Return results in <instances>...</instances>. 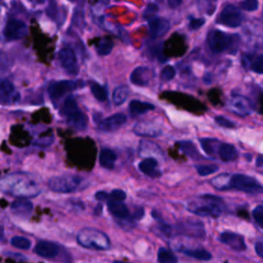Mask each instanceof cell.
Masks as SVG:
<instances>
[{"mask_svg": "<svg viewBox=\"0 0 263 263\" xmlns=\"http://www.w3.org/2000/svg\"><path fill=\"white\" fill-rule=\"evenodd\" d=\"M10 242L14 248L21 250H28L31 247V241L24 236H13Z\"/></svg>", "mask_w": 263, "mask_h": 263, "instance_id": "74e56055", "label": "cell"}, {"mask_svg": "<svg viewBox=\"0 0 263 263\" xmlns=\"http://www.w3.org/2000/svg\"><path fill=\"white\" fill-rule=\"evenodd\" d=\"M49 189L58 193H71L83 189L87 186L84 178L76 175H63L55 176L48 180Z\"/></svg>", "mask_w": 263, "mask_h": 263, "instance_id": "5b68a950", "label": "cell"}, {"mask_svg": "<svg viewBox=\"0 0 263 263\" xmlns=\"http://www.w3.org/2000/svg\"><path fill=\"white\" fill-rule=\"evenodd\" d=\"M113 46H114V43L110 38L108 37L102 38L97 43V52L100 55H108L112 51Z\"/></svg>", "mask_w": 263, "mask_h": 263, "instance_id": "e575fe53", "label": "cell"}, {"mask_svg": "<svg viewBox=\"0 0 263 263\" xmlns=\"http://www.w3.org/2000/svg\"><path fill=\"white\" fill-rule=\"evenodd\" d=\"M180 232L182 234L190 235L192 237H203L204 236V229L202 223L198 221H190L185 222L179 226Z\"/></svg>", "mask_w": 263, "mask_h": 263, "instance_id": "d4e9b609", "label": "cell"}, {"mask_svg": "<svg viewBox=\"0 0 263 263\" xmlns=\"http://www.w3.org/2000/svg\"><path fill=\"white\" fill-rule=\"evenodd\" d=\"M229 189H235L247 193H263V186L258 183L255 178L242 174L230 175Z\"/></svg>", "mask_w": 263, "mask_h": 263, "instance_id": "52a82bcc", "label": "cell"}, {"mask_svg": "<svg viewBox=\"0 0 263 263\" xmlns=\"http://www.w3.org/2000/svg\"><path fill=\"white\" fill-rule=\"evenodd\" d=\"M90 91L99 102H105L108 99V91L106 87L97 82L90 83Z\"/></svg>", "mask_w": 263, "mask_h": 263, "instance_id": "d590c367", "label": "cell"}, {"mask_svg": "<svg viewBox=\"0 0 263 263\" xmlns=\"http://www.w3.org/2000/svg\"><path fill=\"white\" fill-rule=\"evenodd\" d=\"M229 174H220L211 180V185L218 190H229Z\"/></svg>", "mask_w": 263, "mask_h": 263, "instance_id": "d6a6232c", "label": "cell"}, {"mask_svg": "<svg viewBox=\"0 0 263 263\" xmlns=\"http://www.w3.org/2000/svg\"><path fill=\"white\" fill-rule=\"evenodd\" d=\"M188 210L195 215L203 217H218L224 210V201L219 196L203 194L199 196V202L188 203Z\"/></svg>", "mask_w": 263, "mask_h": 263, "instance_id": "3957f363", "label": "cell"}, {"mask_svg": "<svg viewBox=\"0 0 263 263\" xmlns=\"http://www.w3.org/2000/svg\"><path fill=\"white\" fill-rule=\"evenodd\" d=\"M108 210L120 225H128L134 222L132 214L129 213L126 204H124L122 201L109 200Z\"/></svg>", "mask_w": 263, "mask_h": 263, "instance_id": "4fadbf2b", "label": "cell"}, {"mask_svg": "<svg viewBox=\"0 0 263 263\" xmlns=\"http://www.w3.org/2000/svg\"><path fill=\"white\" fill-rule=\"evenodd\" d=\"M228 109L238 115V116H247L249 115L252 110L253 106L250 101V99L241 96V95H233L231 98L228 100Z\"/></svg>", "mask_w": 263, "mask_h": 263, "instance_id": "8fae6325", "label": "cell"}, {"mask_svg": "<svg viewBox=\"0 0 263 263\" xmlns=\"http://www.w3.org/2000/svg\"><path fill=\"white\" fill-rule=\"evenodd\" d=\"M83 81H75V80H60V81H52L48 84L47 91L49 97L52 100H59L64 95L83 86Z\"/></svg>", "mask_w": 263, "mask_h": 263, "instance_id": "30bf717a", "label": "cell"}, {"mask_svg": "<svg viewBox=\"0 0 263 263\" xmlns=\"http://www.w3.org/2000/svg\"><path fill=\"white\" fill-rule=\"evenodd\" d=\"M215 122L218 125H220L222 127H225V128H233L235 126V123L232 120H230V119H228L224 116H220V115L215 117Z\"/></svg>", "mask_w": 263, "mask_h": 263, "instance_id": "7bdbcfd3", "label": "cell"}, {"mask_svg": "<svg viewBox=\"0 0 263 263\" xmlns=\"http://www.w3.org/2000/svg\"><path fill=\"white\" fill-rule=\"evenodd\" d=\"M178 146L179 149L187 156L193 158V159H199L200 155L197 151V149L195 148V146L189 142V141H182V142H178Z\"/></svg>", "mask_w": 263, "mask_h": 263, "instance_id": "1f68e13d", "label": "cell"}, {"mask_svg": "<svg viewBox=\"0 0 263 263\" xmlns=\"http://www.w3.org/2000/svg\"><path fill=\"white\" fill-rule=\"evenodd\" d=\"M157 230L159 231V233L161 235H164V236H171L173 234V227L170 226L168 224L164 223L163 221H159L157 226H156Z\"/></svg>", "mask_w": 263, "mask_h": 263, "instance_id": "ee69618b", "label": "cell"}, {"mask_svg": "<svg viewBox=\"0 0 263 263\" xmlns=\"http://www.w3.org/2000/svg\"><path fill=\"white\" fill-rule=\"evenodd\" d=\"M139 170L150 178H158L161 176V172L158 170V162L154 157L144 158L139 163Z\"/></svg>", "mask_w": 263, "mask_h": 263, "instance_id": "cb8c5ba5", "label": "cell"}, {"mask_svg": "<svg viewBox=\"0 0 263 263\" xmlns=\"http://www.w3.org/2000/svg\"><path fill=\"white\" fill-rule=\"evenodd\" d=\"M35 253L43 258H53L59 254V246L52 241L40 240L35 246Z\"/></svg>", "mask_w": 263, "mask_h": 263, "instance_id": "7402d4cb", "label": "cell"}, {"mask_svg": "<svg viewBox=\"0 0 263 263\" xmlns=\"http://www.w3.org/2000/svg\"><path fill=\"white\" fill-rule=\"evenodd\" d=\"M110 199L109 200H114V201H123L126 198V194L123 190L121 189H114L109 193ZM108 200V201H109Z\"/></svg>", "mask_w": 263, "mask_h": 263, "instance_id": "f6af8a7d", "label": "cell"}, {"mask_svg": "<svg viewBox=\"0 0 263 263\" xmlns=\"http://www.w3.org/2000/svg\"><path fill=\"white\" fill-rule=\"evenodd\" d=\"M246 42L255 48L263 49V22L252 20L243 28Z\"/></svg>", "mask_w": 263, "mask_h": 263, "instance_id": "9c48e42d", "label": "cell"}, {"mask_svg": "<svg viewBox=\"0 0 263 263\" xmlns=\"http://www.w3.org/2000/svg\"><path fill=\"white\" fill-rule=\"evenodd\" d=\"M252 216L255 220V222L263 228V205L260 204V205H257L253 212H252Z\"/></svg>", "mask_w": 263, "mask_h": 263, "instance_id": "60d3db41", "label": "cell"}, {"mask_svg": "<svg viewBox=\"0 0 263 263\" xmlns=\"http://www.w3.org/2000/svg\"><path fill=\"white\" fill-rule=\"evenodd\" d=\"M242 66L257 74H263V53H243L241 55Z\"/></svg>", "mask_w": 263, "mask_h": 263, "instance_id": "ffe728a7", "label": "cell"}, {"mask_svg": "<svg viewBox=\"0 0 263 263\" xmlns=\"http://www.w3.org/2000/svg\"><path fill=\"white\" fill-rule=\"evenodd\" d=\"M129 96V88L127 85H119L117 86L112 95V101L114 103V105L116 106H120L122 105L128 98Z\"/></svg>", "mask_w": 263, "mask_h": 263, "instance_id": "f546056e", "label": "cell"}, {"mask_svg": "<svg viewBox=\"0 0 263 263\" xmlns=\"http://www.w3.org/2000/svg\"><path fill=\"white\" fill-rule=\"evenodd\" d=\"M196 171L200 176L206 177L218 172L219 166L217 164H200V165H196Z\"/></svg>", "mask_w": 263, "mask_h": 263, "instance_id": "8d00e7d4", "label": "cell"}, {"mask_svg": "<svg viewBox=\"0 0 263 263\" xmlns=\"http://www.w3.org/2000/svg\"><path fill=\"white\" fill-rule=\"evenodd\" d=\"M59 62L62 68L69 74V75H76L79 71L77 58L73 49L69 47L62 48L59 52Z\"/></svg>", "mask_w": 263, "mask_h": 263, "instance_id": "7c38bea8", "label": "cell"}, {"mask_svg": "<svg viewBox=\"0 0 263 263\" xmlns=\"http://www.w3.org/2000/svg\"><path fill=\"white\" fill-rule=\"evenodd\" d=\"M61 112L67 118L68 123L75 129L83 130L86 128L87 117L79 109L76 101L72 97H69L68 99H66Z\"/></svg>", "mask_w": 263, "mask_h": 263, "instance_id": "8992f818", "label": "cell"}, {"mask_svg": "<svg viewBox=\"0 0 263 263\" xmlns=\"http://www.w3.org/2000/svg\"><path fill=\"white\" fill-rule=\"evenodd\" d=\"M96 199H98L99 201H108L110 199L109 193L105 192V191H99L96 193Z\"/></svg>", "mask_w": 263, "mask_h": 263, "instance_id": "681fc988", "label": "cell"}, {"mask_svg": "<svg viewBox=\"0 0 263 263\" xmlns=\"http://www.w3.org/2000/svg\"><path fill=\"white\" fill-rule=\"evenodd\" d=\"M219 240L224 245H227L234 251L240 252V251H245L247 248L243 236L235 232L224 231L219 235Z\"/></svg>", "mask_w": 263, "mask_h": 263, "instance_id": "d6986e66", "label": "cell"}, {"mask_svg": "<svg viewBox=\"0 0 263 263\" xmlns=\"http://www.w3.org/2000/svg\"><path fill=\"white\" fill-rule=\"evenodd\" d=\"M117 159L116 153L110 148H104L100 153V164L106 170H113L115 165V161Z\"/></svg>", "mask_w": 263, "mask_h": 263, "instance_id": "4316f807", "label": "cell"}, {"mask_svg": "<svg viewBox=\"0 0 263 263\" xmlns=\"http://www.w3.org/2000/svg\"><path fill=\"white\" fill-rule=\"evenodd\" d=\"M126 121V116L123 113H115L98 122V129L104 133H111L118 129Z\"/></svg>", "mask_w": 263, "mask_h": 263, "instance_id": "ac0fdd59", "label": "cell"}, {"mask_svg": "<svg viewBox=\"0 0 263 263\" xmlns=\"http://www.w3.org/2000/svg\"><path fill=\"white\" fill-rule=\"evenodd\" d=\"M158 263H178L177 256L167 248H159L157 252Z\"/></svg>", "mask_w": 263, "mask_h": 263, "instance_id": "836d02e7", "label": "cell"}, {"mask_svg": "<svg viewBox=\"0 0 263 263\" xmlns=\"http://www.w3.org/2000/svg\"><path fill=\"white\" fill-rule=\"evenodd\" d=\"M204 23H205V20L203 17H191L189 22V29L198 30L204 25Z\"/></svg>", "mask_w": 263, "mask_h": 263, "instance_id": "bcb514c9", "label": "cell"}, {"mask_svg": "<svg viewBox=\"0 0 263 263\" xmlns=\"http://www.w3.org/2000/svg\"><path fill=\"white\" fill-rule=\"evenodd\" d=\"M144 213H145L144 208H142V206H138V208L135 210L134 214H132V218H133V220H134V221L141 220V219H142V217L144 216Z\"/></svg>", "mask_w": 263, "mask_h": 263, "instance_id": "7dc6e473", "label": "cell"}, {"mask_svg": "<svg viewBox=\"0 0 263 263\" xmlns=\"http://www.w3.org/2000/svg\"><path fill=\"white\" fill-rule=\"evenodd\" d=\"M10 208L12 213L21 218H28L33 211L32 202L26 198H16L12 201Z\"/></svg>", "mask_w": 263, "mask_h": 263, "instance_id": "603a6c76", "label": "cell"}, {"mask_svg": "<svg viewBox=\"0 0 263 263\" xmlns=\"http://www.w3.org/2000/svg\"><path fill=\"white\" fill-rule=\"evenodd\" d=\"M134 133L140 137L156 138L161 135L162 129L158 123H155L152 120H143L135 124Z\"/></svg>", "mask_w": 263, "mask_h": 263, "instance_id": "9a60e30c", "label": "cell"}, {"mask_svg": "<svg viewBox=\"0 0 263 263\" xmlns=\"http://www.w3.org/2000/svg\"><path fill=\"white\" fill-rule=\"evenodd\" d=\"M154 108H155V106L153 104L147 103V102H142L139 100H133L129 102V105H128L129 113L133 117L145 114L149 111L154 110Z\"/></svg>", "mask_w": 263, "mask_h": 263, "instance_id": "484cf974", "label": "cell"}, {"mask_svg": "<svg viewBox=\"0 0 263 263\" xmlns=\"http://www.w3.org/2000/svg\"><path fill=\"white\" fill-rule=\"evenodd\" d=\"M176 76V69L173 66H164L160 72V78L162 81L167 82L174 79Z\"/></svg>", "mask_w": 263, "mask_h": 263, "instance_id": "ab89813d", "label": "cell"}, {"mask_svg": "<svg viewBox=\"0 0 263 263\" xmlns=\"http://www.w3.org/2000/svg\"><path fill=\"white\" fill-rule=\"evenodd\" d=\"M185 255L195 258L197 260H202V261H209L212 259V254L202 249V248H195V249H184L182 251Z\"/></svg>", "mask_w": 263, "mask_h": 263, "instance_id": "4dcf8cb0", "label": "cell"}, {"mask_svg": "<svg viewBox=\"0 0 263 263\" xmlns=\"http://www.w3.org/2000/svg\"><path fill=\"white\" fill-rule=\"evenodd\" d=\"M170 29V22L164 17H154L149 21V33L151 38L156 39L162 37Z\"/></svg>", "mask_w": 263, "mask_h": 263, "instance_id": "44dd1931", "label": "cell"}, {"mask_svg": "<svg viewBox=\"0 0 263 263\" xmlns=\"http://www.w3.org/2000/svg\"><path fill=\"white\" fill-rule=\"evenodd\" d=\"M101 212H102V205H101V204H98V206H97V209H96V211H95V214H96V215H100Z\"/></svg>", "mask_w": 263, "mask_h": 263, "instance_id": "f5cc1de1", "label": "cell"}, {"mask_svg": "<svg viewBox=\"0 0 263 263\" xmlns=\"http://www.w3.org/2000/svg\"><path fill=\"white\" fill-rule=\"evenodd\" d=\"M158 9H159V7H158V5L157 4H155V3H149L146 7H145V9H144V11H143V17H144V20H146V21H151V20H153L154 17H156V14H157V12H158Z\"/></svg>", "mask_w": 263, "mask_h": 263, "instance_id": "f35d334b", "label": "cell"}, {"mask_svg": "<svg viewBox=\"0 0 263 263\" xmlns=\"http://www.w3.org/2000/svg\"><path fill=\"white\" fill-rule=\"evenodd\" d=\"M256 165H257V166H263V155H260V156L257 157Z\"/></svg>", "mask_w": 263, "mask_h": 263, "instance_id": "816d5d0a", "label": "cell"}, {"mask_svg": "<svg viewBox=\"0 0 263 263\" xmlns=\"http://www.w3.org/2000/svg\"><path fill=\"white\" fill-rule=\"evenodd\" d=\"M242 22L243 14L240 9L233 4H226L216 18V23L229 28H237L242 24Z\"/></svg>", "mask_w": 263, "mask_h": 263, "instance_id": "ba28073f", "label": "cell"}, {"mask_svg": "<svg viewBox=\"0 0 263 263\" xmlns=\"http://www.w3.org/2000/svg\"><path fill=\"white\" fill-rule=\"evenodd\" d=\"M153 70L146 66H139L133 70L129 76V80L134 85L147 86L153 79Z\"/></svg>", "mask_w": 263, "mask_h": 263, "instance_id": "e0dca14e", "label": "cell"}, {"mask_svg": "<svg viewBox=\"0 0 263 263\" xmlns=\"http://www.w3.org/2000/svg\"><path fill=\"white\" fill-rule=\"evenodd\" d=\"M181 3H182L181 1H177V0H170V1L167 2V4L171 6V8H176V7H178Z\"/></svg>", "mask_w": 263, "mask_h": 263, "instance_id": "f907efd6", "label": "cell"}, {"mask_svg": "<svg viewBox=\"0 0 263 263\" xmlns=\"http://www.w3.org/2000/svg\"><path fill=\"white\" fill-rule=\"evenodd\" d=\"M18 99L20 93L14 85L6 79H0V105H11Z\"/></svg>", "mask_w": 263, "mask_h": 263, "instance_id": "2e32d148", "label": "cell"}, {"mask_svg": "<svg viewBox=\"0 0 263 263\" xmlns=\"http://www.w3.org/2000/svg\"><path fill=\"white\" fill-rule=\"evenodd\" d=\"M199 143L201 145L202 150L205 152L209 156H218V150L222 142H220L218 139L213 138H201L199 139Z\"/></svg>", "mask_w": 263, "mask_h": 263, "instance_id": "83f0119b", "label": "cell"}, {"mask_svg": "<svg viewBox=\"0 0 263 263\" xmlns=\"http://www.w3.org/2000/svg\"><path fill=\"white\" fill-rule=\"evenodd\" d=\"M77 242L86 249L105 251L111 246L108 235L96 228L85 227L77 233Z\"/></svg>", "mask_w": 263, "mask_h": 263, "instance_id": "277c9868", "label": "cell"}, {"mask_svg": "<svg viewBox=\"0 0 263 263\" xmlns=\"http://www.w3.org/2000/svg\"><path fill=\"white\" fill-rule=\"evenodd\" d=\"M113 263H127V262H122V261H114Z\"/></svg>", "mask_w": 263, "mask_h": 263, "instance_id": "db71d44e", "label": "cell"}, {"mask_svg": "<svg viewBox=\"0 0 263 263\" xmlns=\"http://www.w3.org/2000/svg\"><path fill=\"white\" fill-rule=\"evenodd\" d=\"M255 251H256V254L263 258V238H260L259 240L256 241L255 243Z\"/></svg>", "mask_w": 263, "mask_h": 263, "instance_id": "c3c4849f", "label": "cell"}, {"mask_svg": "<svg viewBox=\"0 0 263 263\" xmlns=\"http://www.w3.org/2000/svg\"><path fill=\"white\" fill-rule=\"evenodd\" d=\"M3 33H4V36L9 40L21 39L27 35L28 27L21 20L10 18L7 21V23L4 27Z\"/></svg>", "mask_w": 263, "mask_h": 263, "instance_id": "5bb4252c", "label": "cell"}, {"mask_svg": "<svg viewBox=\"0 0 263 263\" xmlns=\"http://www.w3.org/2000/svg\"><path fill=\"white\" fill-rule=\"evenodd\" d=\"M206 42L213 52L235 54L241 42V38L238 34H228L217 29H212L208 33Z\"/></svg>", "mask_w": 263, "mask_h": 263, "instance_id": "7a4b0ae2", "label": "cell"}, {"mask_svg": "<svg viewBox=\"0 0 263 263\" xmlns=\"http://www.w3.org/2000/svg\"><path fill=\"white\" fill-rule=\"evenodd\" d=\"M218 155L223 161H233L237 158L238 153L233 145L229 143H221L218 150Z\"/></svg>", "mask_w": 263, "mask_h": 263, "instance_id": "f1b7e54d", "label": "cell"}, {"mask_svg": "<svg viewBox=\"0 0 263 263\" xmlns=\"http://www.w3.org/2000/svg\"><path fill=\"white\" fill-rule=\"evenodd\" d=\"M1 189L18 198L33 197L40 193L38 185L22 174H13L6 176L0 181Z\"/></svg>", "mask_w": 263, "mask_h": 263, "instance_id": "6da1fadb", "label": "cell"}, {"mask_svg": "<svg viewBox=\"0 0 263 263\" xmlns=\"http://www.w3.org/2000/svg\"><path fill=\"white\" fill-rule=\"evenodd\" d=\"M259 3L256 0H246L239 3V9L247 11H255L258 9Z\"/></svg>", "mask_w": 263, "mask_h": 263, "instance_id": "b9f144b4", "label": "cell"}]
</instances>
